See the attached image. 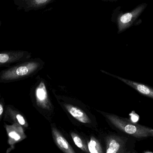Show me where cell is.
Wrapping results in <instances>:
<instances>
[{
  "mask_svg": "<svg viewBox=\"0 0 153 153\" xmlns=\"http://www.w3.org/2000/svg\"><path fill=\"white\" fill-rule=\"evenodd\" d=\"M104 115L117 129L134 140L139 141L153 137V129L151 128L113 114H106Z\"/></svg>",
  "mask_w": 153,
  "mask_h": 153,
  "instance_id": "obj_1",
  "label": "cell"
},
{
  "mask_svg": "<svg viewBox=\"0 0 153 153\" xmlns=\"http://www.w3.org/2000/svg\"><path fill=\"white\" fill-rule=\"evenodd\" d=\"M40 64L34 60H26L15 64L0 72V83L17 82L31 76L39 68Z\"/></svg>",
  "mask_w": 153,
  "mask_h": 153,
  "instance_id": "obj_2",
  "label": "cell"
},
{
  "mask_svg": "<svg viewBox=\"0 0 153 153\" xmlns=\"http://www.w3.org/2000/svg\"><path fill=\"white\" fill-rule=\"evenodd\" d=\"M105 153H129L134 150L129 146V138L117 134H111L105 138Z\"/></svg>",
  "mask_w": 153,
  "mask_h": 153,
  "instance_id": "obj_3",
  "label": "cell"
},
{
  "mask_svg": "<svg viewBox=\"0 0 153 153\" xmlns=\"http://www.w3.org/2000/svg\"><path fill=\"white\" fill-rule=\"evenodd\" d=\"M146 6V3L142 4L131 11L120 15L117 19L118 33H121L131 27L144 10Z\"/></svg>",
  "mask_w": 153,
  "mask_h": 153,
  "instance_id": "obj_4",
  "label": "cell"
},
{
  "mask_svg": "<svg viewBox=\"0 0 153 153\" xmlns=\"http://www.w3.org/2000/svg\"><path fill=\"white\" fill-rule=\"evenodd\" d=\"M30 55L26 51L10 50L0 52V67H10L12 64L28 60Z\"/></svg>",
  "mask_w": 153,
  "mask_h": 153,
  "instance_id": "obj_5",
  "label": "cell"
},
{
  "mask_svg": "<svg viewBox=\"0 0 153 153\" xmlns=\"http://www.w3.org/2000/svg\"><path fill=\"white\" fill-rule=\"evenodd\" d=\"M33 95L35 102L37 107L45 109L50 108V103L47 91L45 85L43 81H41L35 87Z\"/></svg>",
  "mask_w": 153,
  "mask_h": 153,
  "instance_id": "obj_6",
  "label": "cell"
},
{
  "mask_svg": "<svg viewBox=\"0 0 153 153\" xmlns=\"http://www.w3.org/2000/svg\"><path fill=\"white\" fill-rule=\"evenodd\" d=\"M101 71L106 74H108V75L117 78L119 80L125 83L127 85L131 88H133L134 90H135L140 94L153 100V87L149 86L147 85L141 83L137 82L126 79V78H123L120 76L110 74L103 71Z\"/></svg>",
  "mask_w": 153,
  "mask_h": 153,
  "instance_id": "obj_7",
  "label": "cell"
},
{
  "mask_svg": "<svg viewBox=\"0 0 153 153\" xmlns=\"http://www.w3.org/2000/svg\"><path fill=\"white\" fill-rule=\"evenodd\" d=\"M4 118V120L19 124L22 127H27L28 125L22 113L10 104L6 105Z\"/></svg>",
  "mask_w": 153,
  "mask_h": 153,
  "instance_id": "obj_8",
  "label": "cell"
},
{
  "mask_svg": "<svg viewBox=\"0 0 153 153\" xmlns=\"http://www.w3.org/2000/svg\"><path fill=\"white\" fill-rule=\"evenodd\" d=\"M17 10L28 12L44 7L52 0H13Z\"/></svg>",
  "mask_w": 153,
  "mask_h": 153,
  "instance_id": "obj_9",
  "label": "cell"
},
{
  "mask_svg": "<svg viewBox=\"0 0 153 153\" xmlns=\"http://www.w3.org/2000/svg\"><path fill=\"white\" fill-rule=\"evenodd\" d=\"M53 139L57 147L64 153H76L65 137L56 127H52Z\"/></svg>",
  "mask_w": 153,
  "mask_h": 153,
  "instance_id": "obj_10",
  "label": "cell"
},
{
  "mask_svg": "<svg viewBox=\"0 0 153 153\" xmlns=\"http://www.w3.org/2000/svg\"><path fill=\"white\" fill-rule=\"evenodd\" d=\"M4 127L8 133L11 143H17L26 137L22 127L19 124L14 123L11 126L5 124Z\"/></svg>",
  "mask_w": 153,
  "mask_h": 153,
  "instance_id": "obj_11",
  "label": "cell"
},
{
  "mask_svg": "<svg viewBox=\"0 0 153 153\" xmlns=\"http://www.w3.org/2000/svg\"><path fill=\"white\" fill-rule=\"evenodd\" d=\"M64 106L69 113L79 122L83 124L91 123V119L88 115L81 109L69 104H65Z\"/></svg>",
  "mask_w": 153,
  "mask_h": 153,
  "instance_id": "obj_12",
  "label": "cell"
},
{
  "mask_svg": "<svg viewBox=\"0 0 153 153\" xmlns=\"http://www.w3.org/2000/svg\"><path fill=\"white\" fill-rule=\"evenodd\" d=\"M87 146L89 153H104L100 143L94 137H91Z\"/></svg>",
  "mask_w": 153,
  "mask_h": 153,
  "instance_id": "obj_13",
  "label": "cell"
},
{
  "mask_svg": "<svg viewBox=\"0 0 153 153\" xmlns=\"http://www.w3.org/2000/svg\"><path fill=\"white\" fill-rule=\"evenodd\" d=\"M71 136L74 144L78 148L85 153H89L87 144L81 136L74 132H71Z\"/></svg>",
  "mask_w": 153,
  "mask_h": 153,
  "instance_id": "obj_14",
  "label": "cell"
},
{
  "mask_svg": "<svg viewBox=\"0 0 153 153\" xmlns=\"http://www.w3.org/2000/svg\"><path fill=\"white\" fill-rule=\"evenodd\" d=\"M5 107H6V105H5L4 98L1 96V94H0V121L4 115Z\"/></svg>",
  "mask_w": 153,
  "mask_h": 153,
  "instance_id": "obj_15",
  "label": "cell"
},
{
  "mask_svg": "<svg viewBox=\"0 0 153 153\" xmlns=\"http://www.w3.org/2000/svg\"><path fill=\"white\" fill-rule=\"evenodd\" d=\"M129 153H137V152H136V151H134H134H133V152H130Z\"/></svg>",
  "mask_w": 153,
  "mask_h": 153,
  "instance_id": "obj_16",
  "label": "cell"
},
{
  "mask_svg": "<svg viewBox=\"0 0 153 153\" xmlns=\"http://www.w3.org/2000/svg\"><path fill=\"white\" fill-rule=\"evenodd\" d=\"M143 153H153L152 152H144Z\"/></svg>",
  "mask_w": 153,
  "mask_h": 153,
  "instance_id": "obj_17",
  "label": "cell"
},
{
  "mask_svg": "<svg viewBox=\"0 0 153 153\" xmlns=\"http://www.w3.org/2000/svg\"><path fill=\"white\" fill-rule=\"evenodd\" d=\"M1 21L0 20V26H1Z\"/></svg>",
  "mask_w": 153,
  "mask_h": 153,
  "instance_id": "obj_18",
  "label": "cell"
}]
</instances>
